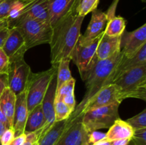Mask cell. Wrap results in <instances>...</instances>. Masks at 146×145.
<instances>
[{
	"mask_svg": "<svg viewBox=\"0 0 146 145\" xmlns=\"http://www.w3.org/2000/svg\"><path fill=\"white\" fill-rule=\"evenodd\" d=\"M34 1V0H29L28 2H29V1Z\"/></svg>",
	"mask_w": 146,
	"mask_h": 145,
	"instance_id": "48",
	"label": "cell"
},
{
	"mask_svg": "<svg viewBox=\"0 0 146 145\" xmlns=\"http://www.w3.org/2000/svg\"><path fill=\"white\" fill-rule=\"evenodd\" d=\"M25 5L26 2L21 1V0H17L13 4L11 9H10L8 17V19L9 20V27L11 23L17 20L20 16L22 11H24Z\"/></svg>",
	"mask_w": 146,
	"mask_h": 145,
	"instance_id": "29",
	"label": "cell"
},
{
	"mask_svg": "<svg viewBox=\"0 0 146 145\" xmlns=\"http://www.w3.org/2000/svg\"><path fill=\"white\" fill-rule=\"evenodd\" d=\"M26 138H27L26 134H21L19 135V136H15L12 142L9 145H22L25 142Z\"/></svg>",
	"mask_w": 146,
	"mask_h": 145,
	"instance_id": "39",
	"label": "cell"
},
{
	"mask_svg": "<svg viewBox=\"0 0 146 145\" xmlns=\"http://www.w3.org/2000/svg\"><path fill=\"white\" fill-rule=\"evenodd\" d=\"M103 34L88 42H83L78 38L73 50L71 61L76 65L81 79L84 81L86 80L98 61L96 55L97 47Z\"/></svg>",
	"mask_w": 146,
	"mask_h": 145,
	"instance_id": "6",
	"label": "cell"
},
{
	"mask_svg": "<svg viewBox=\"0 0 146 145\" xmlns=\"http://www.w3.org/2000/svg\"><path fill=\"white\" fill-rule=\"evenodd\" d=\"M125 122L129 124L134 130L146 128V109L135 116L128 119Z\"/></svg>",
	"mask_w": 146,
	"mask_h": 145,
	"instance_id": "27",
	"label": "cell"
},
{
	"mask_svg": "<svg viewBox=\"0 0 146 145\" xmlns=\"http://www.w3.org/2000/svg\"><path fill=\"white\" fill-rule=\"evenodd\" d=\"M80 1H81V0H76V2H77V5H78V4H79Z\"/></svg>",
	"mask_w": 146,
	"mask_h": 145,
	"instance_id": "46",
	"label": "cell"
},
{
	"mask_svg": "<svg viewBox=\"0 0 146 145\" xmlns=\"http://www.w3.org/2000/svg\"><path fill=\"white\" fill-rule=\"evenodd\" d=\"M2 50L7 55L9 61L24 57V53L27 52L24 38L16 27L12 26L10 28L9 34L4 42Z\"/></svg>",
	"mask_w": 146,
	"mask_h": 145,
	"instance_id": "13",
	"label": "cell"
},
{
	"mask_svg": "<svg viewBox=\"0 0 146 145\" xmlns=\"http://www.w3.org/2000/svg\"><path fill=\"white\" fill-rule=\"evenodd\" d=\"M31 71L24 57L9 61L7 76L8 88L16 95L25 91L26 85Z\"/></svg>",
	"mask_w": 146,
	"mask_h": 145,
	"instance_id": "8",
	"label": "cell"
},
{
	"mask_svg": "<svg viewBox=\"0 0 146 145\" xmlns=\"http://www.w3.org/2000/svg\"><path fill=\"white\" fill-rule=\"evenodd\" d=\"M9 60L2 48H0V73H7Z\"/></svg>",
	"mask_w": 146,
	"mask_h": 145,
	"instance_id": "33",
	"label": "cell"
},
{
	"mask_svg": "<svg viewBox=\"0 0 146 145\" xmlns=\"http://www.w3.org/2000/svg\"><path fill=\"white\" fill-rule=\"evenodd\" d=\"M127 145H129V144H127Z\"/></svg>",
	"mask_w": 146,
	"mask_h": 145,
	"instance_id": "49",
	"label": "cell"
},
{
	"mask_svg": "<svg viewBox=\"0 0 146 145\" xmlns=\"http://www.w3.org/2000/svg\"><path fill=\"white\" fill-rule=\"evenodd\" d=\"M29 115L27 102L26 92H21L16 95L15 109L13 117L12 129H14L15 136L24 133V127Z\"/></svg>",
	"mask_w": 146,
	"mask_h": 145,
	"instance_id": "16",
	"label": "cell"
},
{
	"mask_svg": "<svg viewBox=\"0 0 146 145\" xmlns=\"http://www.w3.org/2000/svg\"><path fill=\"white\" fill-rule=\"evenodd\" d=\"M10 28L9 27H5L0 29V48H2L4 42L9 34Z\"/></svg>",
	"mask_w": 146,
	"mask_h": 145,
	"instance_id": "38",
	"label": "cell"
},
{
	"mask_svg": "<svg viewBox=\"0 0 146 145\" xmlns=\"http://www.w3.org/2000/svg\"><path fill=\"white\" fill-rule=\"evenodd\" d=\"M15 137L14 129L12 128L6 129L0 137L1 145H9Z\"/></svg>",
	"mask_w": 146,
	"mask_h": 145,
	"instance_id": "32",
	"label": "cell"
},
{
	"mask_svg": "<svg viewBox=\"0 0 146 145\" xmlns=\"http://www.w3.org/2000/svg\"><path fill=\"white\" fill-rule=\"evenodd\" d=\"M61 100L64 102L66 105H68V107L74 112L76 107V100L74 94H71V95H68L64 96L62 98Z\"/></svg>",
	"mask_w": 146,
	"mask_h": 145,
	"instance_id": "36",
	"label": "cell"
},
{
	"mask_svg": "<svg viewBox=\"0 0 146 145\" xmlns=\"http://www.w3.org/2000/svg\"><path fill=\"white\" fill-rule=\"evenodd\" d=\"M126 21L121 16H113L108 20L104 33L110 36H121L125 29Z\"/></svg>",
	"mask_w": 146,
	"mask_h": 145,
	"instance_id": "23",
	"label": "cell"
},
{
	"mask_svg": "<svg viewBox=\"0 0 146 145\" xmlns=\"http://www.w3.org/2000/svg\"><path fill=\"white\" fill-rule=\"evenodd\" d=\"M26 141L22 145H37L38 141V135L36 132H31V133L26 134Z\"/></svg>",
	"mask_w": 146,
	"mask_h": 145,
	"instance_id": "35",
	"label": "cell"
},
{
	"mask_svg": "<svg viewBox=\"0 0 146 145\" xmlns=\"http://www.w3.org/2000/svg\"><path fill=\"white\" fill-rule=\"evenodd\" d=\"M123 54L118 52L109 58L98 60L93 68L91 73L84 82L86 91L84 98L78 106H76L74 112L71 114L67 121L70 122L78 118L80 112L87 101L91 99L100 90L106 85L112 84L116 75L117 67L121 61Z\"/></svg>",
	"mask_w": 146,
	"mask_h": 145,
	"instance_id": "2",
	"label": "cell"
},
{
	"mask_svg": "<svg viewBox=\"0 0 146 145\" xmlns=\"http://www.w3.org/2000/svg\"><path fill=\"white\" fill-rule=\"evenodd\" d=\"M84 17L76 12L59 20L52 26L50 42L51 63L52 66L58 65L63 59L71 61V55L81 34V28Z\"/></svg>",
	"mask_w": 146,
	"mask_h": 145,
	"instance_id": "1",
	"label": "cell"
},
{
	"mask_svg": "<svg viewBox=\"0 0 146 145\" xmlns=\"http://www.w3.org/2000/svg\"><path fill=\"white\" fill-rule=\"evenodd\" d=\"M5 27H9V20L8 18L0 20V29Z\"/></svg>",
	"mask_w": 146,
	"mask_h": 145,
	"instance_id": "43",
	"label": "cell"
},
{
	"mask_svg": "<svg viewBox=\"0 0 146 145\" xmlns=\"http://www.w3.org/2000/svg\"><path fill=\"white\" fill-rule=\"evenodd\" d=\"M112 84L119 87L124 100L137 98L146 101V65L119 72Z\"/></svg>",
	"mask_w": 146,
	"mask_h": 145,
	"instance_id": "4",
	"label": "cell"
},
{
	"mask_svg": "<svg viewBox=\"0 0 146 145\" xmlns=\"http://www.w3.org/2000/svg\"><path fill=\"white\" fill-rule=\"evenodd\" d=\"M12 26L16 27L22 35L27 50L51 42L52 28L46 21L19 17L11 23L9 28Z\"/></svg>",
	"mask_w": 146,
	"mask_h": 145,
	"instance_id": "3",
	"label": "cell"
},
{
	"mask_svg": "<svg viewBox=\"0 0 146 145\" xmlns=\"http://www.w3.org/2000/svg\"><path fill=\"white\" fill-rule=\"evenodd\" d=\"M7 88H8L7 73H0V97Z\"/></svg>",
	"mask_w": 146,
	"mask_h": 145,
	"instance_id": "37",
	"label": "cell"
},
{
	"mask_svg": "<svg viewBox=\"0 0 146 145\" xmlns=\"http://www.w3.org/2000/svg\"><path fill=\"white\" fill-rule=\"evenodd\" d=\"M67 119L56 122L49 130L41 136L38 141L37 145H54L59 136L65 129Z\"/></svg>",
	"mask_w": 146,
	"mask_h": 145,
	"instance_id": "22",
	"label": "cell"
},
{
	"mask_svg": "<svg viewBox=\"0 0 146 145\" xmlns=\"http://www.w3.org/2000/svg\"><path fill=\"white\" fill-rule=\"evenodd\" d=\"M118 1H119V0H114L113 2L112 3L111 6L110 7L108 12L106 13L107 16H108V19L111 18L112 17L115 16V9H116V7H117V4H118Z\"/></svg>",
	"mask_w": 146,
	"mask_h": 145,
	"instance_id": "40",
	"label": "cell"
},
{
	"mask_svg": "<svg viewBox=\"0 0 146 145\" xmlns=\"http://www.w3.org/2000/svg\"><path fill=\"white\" fill-rule=\"evenodd\" d=\"M99 0H81L76 9V14L80 16L85 17L88 13L97 9Z\"/></svg>",
	"mask_w": 146,
	"mask_h": 145,
	"instance_id": "26",
	"label": "cell"
},
{
	"mask_svg": "<svg viewBox=\"0 0 146 145\" xmlns=\"http://www.w3.org/2000/svg\"><path fill=\"white\" fill-rule=\"evenodd\" d=\"M15 103L16 95L9 88H7L0 97V107L7 117L11 128L15 109Z\"/></svg>",
	"mask_w": 146,
	"mask_h": 145,
	"instance_id": "21",
	"label": "cell"
},
{
	"mask_svg": "<svg viewBox=\"0 0 146 145\" xmlns=\"http://www.w3.org/2000/svg\"><path fill=\"white\" fill-rule=\"evenodd\" d=\"M91 145H111V142H109L106 139H104V140L99 141V142L93 144Z\"/></svg>",
	"mask_w": 146,
	"mask_h": 145,
	"instance_id": "44",
	"label": "cell"
},
{
	"mask_svg": "<svg viewBox=\"0 0 146 145\" xmlns=\"http://www.w3.org/2000/svg\"><path fill=\"white\" fill-rule=\"evenodd\" d=\"M146 44V24L131 32L124 31L121 35V52L125 58L134 56Z\"/></svg>",
	"mask_w": 146,
	"mask_h": 145,
	"instance_id": "11",
	"label": "cell"
},
{
	"mask_svg": "<svg viewBox=\"0 0 146 145\" xmlns=\"http://www.w3.org/2000/svg\"><path fill=\"white\" fill-rule=\"evenodd\" d=\"M54 112H55L56 122H58L68 119L73 111L62 100L55 99Z\"/></svg>",
	"mask_w": 146,
	"mask_h": 145,
	"instance_id": "25",
	"label": "cell"
},
{
	"mask_svg": "<svg viewBox=\"0 0 146 145\" xmlns=\"http://www.w3.org/2000/svg\"><path fill=\"white\" fill-rule=\"evenodd\" d=\"M131 141L133 145H146V128L134 130Z\"/></svg>",
	"mask_w": 146,
	"mask_h": 145,
	"instance_id": "30",
	"label": "cell"
},
{
	"mask_svg": "<svg viewBox=\"0 0 146 145\" xmlns=\"http://www.w3.org/2000/svg\"><path fill=\"white\" fill-rule=\"evenodd\" d=\"M46 119L43 112L41 104H39L29 112L27 122L24 127V134L36 132L45 125Z\"/></svg>",
	"mask_w": 146,
	"mask_h": 145,
	"instance_id": "19",
	"label": "cell"
},
{
	"mask_svg": "<svg viewBox=\"0 0 146 145\" xmlns=\"http://www.w3.org/2000/svg\"><path fill=\"white\" fill-rule=\"evenodd\" d=\"M57 67L58 65L52 66L40 72H31L25 88L29 112L41 103L50 82L56 75Z\"/></svg>",
	"mask_w": 146,
	"mask_h": 145,
	"instance_id": "5",
	"label": "cell"
},
{
	"mask_svg": "<svg viewBox=\"0 0 146 145\" xmlns=\"http://www.w3.org/2000/svg\"><path fill=\"white\" fill-rule=\"evenodd\" d=\"M17 0H1L0 1V20L8 18L10 9Z\"/></svg>",
	"mask_w": 146,
	"mask_h": 145,
	"instance_id": "31",
	"label": "cell"
},
{
	"mask_svg": "<svg viewBox=\"0 0 146 145\" xmlns=\"http://www.w3.org/2000/svg\"><path fill=\"white\" fill-rule=\"evenodd\" d=\"M54 145H90L88 132L83 125L81 117L67 121L65 129Z\"/></svg>",
	"mask_w": 146,
	"mask_h": 145,
	"instance_id": "10",
	"label": "cell"
},
{
	"mask_svg": "<svg viewBox=\"0 0 146 145\" xmlns=\"http://www.w3.org/2000/svg\"><path fill=\"white\" fill-rule=\"evenodd\" d=\"M123 100V97L119 87L115 84H109L100 90L96 95L87 101L81 109L78 118L82 116L87 111L111 105L114 102L121 103Z\"/></svg>",
	"mask_w": 146,
	"mask_h": 145,
	"instance_id": "9",
	"label": "cell"
},
{
	"mask_svg": "<svg viewBox=\"0 0 146 145\" xmlns=\"http://www.w3.org/2000/svg\"><path fill=\"white\" fill-rule=\"evenodd\" d=\"M21 1H24V2H26V3H27V2H28V1H29V0H21Z\"/></svg>",
	"mask_w": 146,
	"mask_h": 145,
	"instance_id": "47",
	"label": "cell"
},
{
	"mask_svg": "<svg viewBox=\"0 0 146 145\" xmlns=\"http://www.w3.org/2000/svg\"><path fill=\"white\" fill-rule=\"evenodd\" d=\"M0 122H1V123L4 124L7 129H9V128H11L9 125V122L8 119H7V117H6V115H4L3 111L1 110V107H0Z\"/></svg>",
	"mask_w": 146,
	"mask_h": 145,
	"instance_id": "41",
	"label": "cell"
},
{
	"mask_svg": "<svg viewBox=\"0 0 146 145\" xmlns=\"http://www.w3.org/2000/svg\"><path fill=\"white\" fill-rule=\"evenodd\" d=\"M0 1H1V0H0Z\"/></svg>",
	"mask_w": 146,
	"mask_h": 145,
	"instance_id": "50",
	"label": "cell"
},
{
	"mask_svg": "<svg viewBox=\"0 0 146 145\" xmlns=\"http://www.w3.org/2000/svg\"><path fill=\"white\" fill-rule=\"evenodd\" d=\"M108 17L106 13L96 9L92 11L91 19L84 35H81L79 39L83 42H88L99 36L105 30Z\"/></svg>",
	"mask_w": 146,
	"mask_h": 145,
	"instance_id": "15",
	"label": "cell"
},
{
	"mask_svg": "<svg viewBox=\"0 0 146 145\" xmlns=\"http://www.w3.org/2000/svg\"><path fill=\"white\" fill-rule=\"evenodd\" d=\"M106 138V134L104 132H100L98 131H94L88 133V142L89 144L91 145L94 143L99 142V141L104 140Z\"/></svg>",
	"mask_w": 146,
	"mask_h": 145,
	"instance_id": "34",
	"label": "cell"
},
{
	"mask_svg": "<svg viewBox=\"0 0 146 145\" xmlns=\"http://www.w3.org/2000/svg\"><path fill=\"white\" fill-rule=\"evenodd\" d=\"M6 129H7V128L6 127L5 125H4V124L1 123V122H0V137H1V134H2L3 132L5 131ZM0 145H1V144H0Z\"/></svg>",
	"mask_w": 146,
	"mask_h": 145,
	"instance_id": "45",
	"label": "cell"
},
{
	"mask_svg": "<svg viewBox=\"0 0 146 145\" xmlns=\"http://www.w3.org/2000/svg\"><path fill=\"white\" fill-rule=\"evenodd\" d=\"M56 93V75L54 77L52 80L50 82L46 93L41 103L46 119V123L42 129L36 132L38 134V139L44 136L56 122L55 112H54Z\"/></svg>",
	"mask_w": 146,
	"mask_h": 145,
	"instance_id": "12",
	"label": "cell"
},
{
	"mask_svg": "<svg viewBox=\"0 0 146 145\" xmlns=\"http://www.w3.org/2000/svg\"><path fill=\"white\" fill-rule=\"evenodd\" d=\"M121 36H110L104 31L97 47L96 55L98 60L109 58L118 52H121Z\"/></svg>",
	"mask_w": 146,
	"mask_h": 145,
	"instance_id": "17",
	"label": "cell"
},
{
	"mask_svg": "<svg viewBox=\"0 0 146 145\" xmlns=\"http://www.w3.org/2000/svg\"><path fill=\"white\" fill-rule=\"evenodd\" d=\"M131 142V139H118L112 141L111 145H127Z\"/></svg>",
	"mask_w": 146,
	"mask_h": 145,
	"instance_id": "42",
	"label": "cell"
},
{
	"mask_svg": "<svg viewBox=\"0 0 146 145\" xmlns=\"http://www.w3.org/2000/svg\"><path fill=\"white\" fill-rule=\"evenodd\" d=\"M134 129L125 121L118 119L108 129L106 139L109 142L118 139H131L133 136Z\"/></svg>",
	"mask_w": 146,
	"mask_h": 145,
	"instance_id": "18",
	"label": "cell"
},
{
	"mask_svg": "<svg viewBox=\"0 0 146 145\" xmlns=\"http://www.w3.org/2000/svg\"><path fill=\"white\" fill-rule=\"evenodd\" d=\"M143 65H146V44L131 58H125L123 55L117 67L116 75L123 71Z\"/></svg>",
	"mask_w": 146,
	"mask_h": 145,
	"instance_id": "20",
	"label": "cell"
},
{
	"mask_svg": "<svg viewBox=\"0 0 146 145\" xmlns=\"http://www.w3.org/2000/svg\"><path fill=\"white\" fill-rule=\"evenodd\" d=\"M76 0H49L48 16L51 28L59 20L76 12Z\"/></svg>",
	"mask_w": 146,
	"mask_h": 145,
	"instance_id": "14",
	"label": "cell"
},
{
	"mask_svg": "<svg viewBox=\"0 0 146 145\" xmlns=\"http://www.w3.org/2000/svg\"><path fill=\"white\" fill-rule=\"evenodd\" d=\"M70 61L68 59H63L58 63L56 73V90L73 78L69 69Z\"/></svg>",
	"mask_w": 146,
	"mask_h": 145,
	"instance_id": "24",
	"label": "cell"
},
{
	"mask_svg": "<svg viewBox=\"0 0 146 145\" xmlns=\"http://www.w3.org/2000/svg\"><path fill=\"white\" fill-rule=\"evenodd\" d=\"M76 80L74 78H72L68 82L63 84L58 90H56V99L61 100L64 96L68 95L74 94V88H75Z\"/></svg>",
	"mask_w": 146,
	"mask_h": 145,
	"instance_id": "28",
	"label": "cell"
},
{
	"mask_svg": "<svg viewBox=\"0 0 146 145\" xmlns=\"http://www.w3.org/2000/svg\"><path fill=\"white\" fill-rule=\"evenodd\" d=\"M120 105L119 102H114L86 112L80 117L86 130L90 133L98 129H109L115 120L120 119Z\"/></svg>",
	"mask_w": 146,
	"mask_h": 145,
	"instance_id": "7",
	"label": "cell"
}]
</instances>
